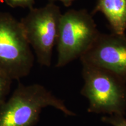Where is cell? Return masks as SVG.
I'll return each mask as SVG.
<instances>
[{"mask_svg": "<svg viewBox=\"0 0 126 126\" xmlns=\"http://www.w3.org/2000/svg\"><path fill=\"white\" fill-rule=\"evenodd\" d=\"M48 106L68 116L76 114L45 86L19 83L11 97L0 106V126H34L43 109Z\"/></svg>", "mask_w": 126, "mask_h": 126, "instance_id": "6da1fadb", "label": "cell"}, {"mask_svg": "<svg viewBox=\"0 0 126 126\" xmlns=\"http://www.w3.org/2000/svg\"><path fill=\"white\" fill-rule=\"evenodd\" d=\"M79 59L111 72L126 83V34L100 33Z\"/></svg>", "mask_w": 126, "mask_h": 126, "instance_id": "8992f818", "label": "cell"}, {"mask_svg": "<svg viewBox=\"0 0 126 126\" xmlns=\"http://www.w3.org/2000/svg\"><path fill=\"white\" fill-rule=\"evenodd\" d=\"M100 12L108 20L112 33H125L126 31V0H97L91 14Z\"/></svg>", "mask_w": 126, "mask_h": 126, "instance_id": "52a82bcc", "label": "cell"}, {"mask_svg": "<svg viewBox=\"0 0 126 126\" xmlns=\"http://www.w3.org/2000/svg\"><path fill=\"white\" fill-rule=\"evenodd\" d=\"M49 1V2H54L56 1H60L63 4L64 6L66 7H70L72 3H73L74 1H76V0H48Z\"/></svg>", "mask_w": 126, "mask_h": 126, "instance_id": "8fae6325", "label": "cell"}, {"mask_svg": "<svg viewBox=\"0 0 126 126\" xmlns=\"http://www.w3.org/2000/svg\"><path fill=\"white\" fill-rule=\"evenodd\" d=\"M100 32L93 15L85 9H70L60 20L56 67L61 68L80 59L94 43Z\"/></svg>", "mask_w": 126, "mask_h": 126, "instance_id": "3957f363", "label": "cell"}, {"mask_svg": "<svg viewBox=\"0 0 126 126\" xmlns=\"http://www.w3.org/2000/svg\"><path fill=\"white\" fill-rule=\"evenodd\" d=\"M12 80L0 72V106L7 100L11 90Z\"/></svg>", "mask_w": 126, "mask_h": 126, "instance_id": "ba28073f", "label": "cell"}, {"mask_svg": "<svg viewBox=\"0 0 126 126\" xmlns=\"http://www.w3.org/2000/svg\"><path fill=\"white\" fill-rule=\"evenodd\" d=\"M7 5L11 8H28L31 9L33 8L35 0H4Z\"/></svg>", "mask_w": 126, "mask_h": 126, "instance_id": "30bf717a", "label": "cell"}, {"mask_svg": "<svg viewBox=\"0 0 126 126\" xmlns=\"http://www.w3.org/2000/svg\"><path fill=\"white\" fill-rule=\"evenodd\" d=\"M61 14L54 2L45 7L29 9L20 22L28 43L34 50L37 62L50 67L53 50L56 45Z\"/></svg>", "mask_w": 126, "mask_h": 126, "instance_id": "5b68a950", "label": "cell"}, {"mask_svg": "<svg viewBox=\"0 0 126 126\" xmlns=\"http://www.w3.org/2000/svg\"><path fill=\"white\" fill-rule=\"evenodd\" d=\"M83 86L81 94L88 100V112L122 115L126 112V83L111 72L81 62Z\"/></svg>", "mask_w": 126, "mask_h": 126, "instance_id": "7a4b0ae2", "label": "cell"}, {"mask_svg": "<svg viewBox=\"0 0 126 126\" xmlns=\"http://www.w3.org/2000/svg\"><path fill=\"white\" fill-rule=\"evenodd\" d=\"M101 120L112 126H126V119L122 115H108L102 117Z\"/></svg>", "mask_w": 126, "mask_h": 126, "instance_id": "9c48e42d", "label": "cell"}, {"mask_svg": "<svg viewBox=\"0 0 126 126\" xmlns=\"http://www.w3.org/2000/svg\"><path fill=\"white\" fill-rule=\"evenodd\" d=\"M34 57L20 22L0 12V72L12 80L28 76Z\"/></svg>", "mask_w": 126, "mask_h": 126, "instance_id": "277c9868", "label": "cell"}]
</instances>
